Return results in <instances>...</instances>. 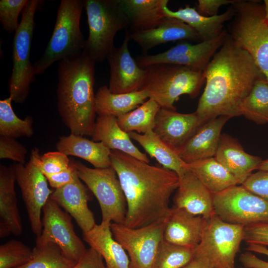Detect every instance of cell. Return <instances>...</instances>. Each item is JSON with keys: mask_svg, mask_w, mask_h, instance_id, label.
I'll list each match as a JSON object with an SVG mask.
<instances>
[{"mask_svg": "<svg viewBox=\"0 0 268 268\" xmlns=\"http://www.w3.org/2000/svg\"><path fill=\"white\" fill-rule=\"evenodd\" d=\"M21 192L33 233L39 236L42 230L41 212L53 193L48 187L45 176L33 163L12 164Z\"/></svg>", "mask_w": 268, "mask_h": 268, "instance_id": "cell-15", "label": "cell"}, {"mask_svg": "<svg viewBox=\"0 0 268 268\" xmlns=\"http://www.w3.org/2000/svg\"><path fill=\"white\" fill-rule=\"evenodd\" d=\"M231 118L228 116H220L200 127L186 143L177 150L181 158L186 163H190L214 157L222 129Z\"/></svg>", "mask_w": 268, "mask_h": 268, "instance_id": "cell-20", "label": "cell"}, {"mask_svg": "<svg viewBox=\"0 0 268 268\" xmlns=\"http://www.w3.org/2000/svg\"><path fill=\"white\" fill-rule=\"evenodd\" d=\"M246 252L240 256V261L246 268H268V249L266 246L248 244Z\"/></svg>", "mask_w": 268, "mask_h": 268, "instance_id": "cell-41", "label": "cell"}, {"mask_svg": "<svg viewBox=\"0 0 268 268\" xmlns=\"http://www.w3.org/2000/svg\"><path fill=\"white\" fill-rule=\"evenodd\" d=\"M89 33L83 53L95 63L102 62L115 47L116 33L128 22L119 0H84Z\"/></svg>", "mask_w": 268, "mask_h": 268, "instance_id": "cell-7", "label": "cell"}, {"mask_svg": "<svg viewBox=\"0 0 268 268\" xmlns=\"http://www.w3.org/2000/svg\"><path fill=\"white\" fill-rule=\"evenodd\" d=\"M77 176L76 170L71 162L67 169L58 173L45 176L50 186L55 189L72 182Z\"/></svg>", "mask_w": 268, "mask_h": 268, "instance_id": "cell-46", "label": "cell"}, {"mask_svg": "<svg viewBox=\"0 0 268 268\" xmlns=\"http://www.w3.org/2000/svg\"><path fill=\"white\" fill-rule=\"evenodd\" d=\"M265 11V17L268 20V0H265L264 2Z\"/></svg>", "mask_w": 268, "mask_h": 268, "instance_id": "cell-50", "label": "cell"}, {"mask_svg": "<svg viewBox=\"0 0 268 268\" xmlns=\"http://www.w3.org/2000/svg\"><path fill=\"white\" fill-rule=\"evenodd\" d=\"M182 268H214L207 261L195 256Z\"/></svg>", "mask_w": 268, "mask_h": 268, "instance_id": "cell-48", "label": "cell"}, {"mask_svg": "<svg viewBox=\"0 0 268 268\" xmlns=\"http://www.w3.org/2000/svg\"><path fill=\"white\" fill-rule=\"evenodd\" d=\"M12 101L9 97L0 100V135L15 139L31 137L34 134L32 118L28 116L22 120L18 117L12 108Z\"/></svg>", "mask_w": 268, "mask_h": 268, "instance_id": "cell-35", "label": "cell"}, {"mask_svg": "<svg viewBox=\"0 0 268 268\" xmlns=\"http://www.w3.org/2000/svg\"><path fill=\"white\" fill-rule=\"evenodd\" d=\"M244 226L224 221L215 213L205 219L202 237L194 256L207 261L214 268H234L243 241Z\"/></svg>", "mask_w": 268, "mask_h": 268, "instance_id": "cell-10", "label": "cell"}, {"mask_svg": "<svg viewBox=\"0 0 268 268\" xmlns=\"http://www.w3.org/2000/svg\"><path fill=\"white\" fill-rule=\"evenodd\" d=\"M95 62L84 53L59 62V114L70 134L92 136L96 123Z\"/></svg>", "mask_w": 268, "mask_h": 268, "instance_id": "cell-3", "label": "cell"}, {"mask_svg": "<svg viewBox=\"0 0 268 268\" xmlns=\"http://www.w3.org/2000/svg\"><path fill=\"white\" fill-rule=\"evenodd\" d=\"M140 90L147 93L161 108L175 110L174 103L183 94L195 98L205 82L204 71L188 67L168 64L152 65L144 68Z\"/></svg>", "mask_w": 268, "mask_h": 268, "instance_id": "cell-4", "label": "cell"}, {"mask_svg": "<svg viewBox=\"0 0 268 268\" xmlns=\"http://www.w3.org/2000/svg\"><path fill=\"white\" fill-rule=\"evenodd\" d=\"M237 0H199L197 11L201 15L211 17L218 15L217 12L222 5H231Z\"/></svg>", "mask_w": 268, "mask_h": 268, "instance_id": "cell-47", "label": "cell"}, {"mask_svg": "<svg viewBox=\"0 0 268 268\" xmlns=\"http://www.w3.org/2000/svg\"><path fill=\"white\" fill-rule=\"evenodd\" d=\"M100 254L94 249H87L72 268H107Z\"/></svg>", "mask_w": 268, "mask_h": 268, "instance_id": "cell-45", "label": "cell"}, {"mask_svg": "<svg viewBox=\"0 0 268 268\" xmlns=\"http://www.w3.org/2000/svg\"><path fill=\"white\" fill-rule=\"evenodd\" d=\"M43 2L28 0L22 11L19 26L13 41V67L8 83L9 97L16 103H24L30 85L35 80L33 64L30 61L32 40L35 26L36 11Z\"/></svg>", "mask_w": 268, "mask_h": 268, "instance_id": "cell-8", "label": "cell"}, {"mask_svg": "<svg viewBox=\"0 0 268 268\" xmlns=\"http://www.w3.org/2000/svg\"><path fill=\"white\" fill-rule=\"evenodd\" d=\"M168 3H165L163 8L165 15L179 19L189 25L197 33L201 41L211 40L219 36L224 30L223 27L225 23L231 20L234 13L230 5L222 14L206 17L200 14L195 7H191L189 5L173 11L168 7Z\"/></svg>", "mask_w": 268, "mask_h": 268, "instance_id": "cell-25", "label": "cell"}, {"mask_svg": "<svg viewBox=\"0 0 268 268\" xmlns=\"http://www.w3.org/2000/svg\"><path fill=\"white\" fill-rule=\"evenodd\" d=\"M31 259L27 264L16 268H72L77 262L65 255L56 244H36Z\"/></svg>", "mask_w": 268, "mask_h": 268, "instance_id": "cell-36", "label": "cell"}, {"mask_svg": "<svg viewBox=\"0 0 268 268\" xmlns=\"http://www.w3.org/2000/svg\"><path fill=\"white\" fill-rule=\"evenodd\" d=\"M194 250L164 240L159 247L153 268H182L193 259Z\"/></svg>", "mask_w": 268, "mask_h": 268, "instance_id": "cell-37", "label": "cell"}, {"mask_svg": "<svg viewBox=\"0 0 268 268\" xmlns=\"http://www.w3.org/2000/svg\"><path fill=\"white\" fill-rule=\"evenodd\" d=\"M111 224L101 222L96 224L91 230L83 234V240L100 254L107 268H130L129 256L114 238Z\"/></svg>", "mask_w": 268, "mask_h": 268, "instance_id": "cell-28", "label": "cell"}, {"mask_svg": "<svg viewBox=\"0 0 268 268\" xmlns=\"http://www.w3.org/2000/svg\"><path fill=\"white\" fill-rule=\"evenodd\" d=\"M173 206L206 219L214 213L213 194L188 169L179 176Z\"/></svg>", "mask_w": 268, "mask_h": 268, "instance_id": "cell-19", "label": "cell"}, {"mask_svg": "<svg viewBox=\"0 0 268 268\" xmlns=\"http://www.w3.org/2000/svg\"><path fill=\"white\" fill-rule=\"evenodd\" d=\"M243 241L247 244L268 246V223L244 227Z\"/></svg>", "mask_w": 268, "mask_h": 268, "instance_id": "cell-44", "label": "cell"}, {"mask_svg": "<svg viewBox=\"0 0 268 268\" xmlns=\"http://www.w3.org/2000/svg\"><path fill=\"white\" fill-rule=\"evenodd\" d=\"M131 40L126 29L123 42L114 47L107 57L110 72L109 88L113 93H127L139 90L145 69L140 67L131 56L128 45Z\"/></svg>", "mask_w": 268, "mask_h": 268, "instance_id": "cell-16", "label": "cell"}, {"mask_svg": "<svg viewBox=\"0 0 268 268\" xmlns=\"http://www.w3.org/2000/svg\"><path fill=\"white\" fill-rule=\"evenodd\" d=\"M231 5L234 13L227 33L251 55L268 81V20L264 4L256 0H237Z\"/></svg>", "mask_w": 268, "mask_h": 268, "instance_id": "cell-6", "label": "cell"}, {"mask_svg": "<svg viewBox=\"0 0 268 268\" xmlns=\"http://www.w3.org/2000/svg\"><path fill=\"white\" fill-rule=\"evenodd\" d=\"M204 73L206 84L195 111L201 126L220 116H240L241 105L255 83L266 78L251 55L228 33Z\"/></svg>", "mask_w": 268, "mask_h": 268, "instance_id": "cell-1", "label": "cell"}, {"mask_svg": "<svg viewBox=\"0 0 268 268\" xmlns=\"http://www.w3.org/2000/svg\"><path fill=\"white\" fill-rule=\"evenodd\" d=\"M258 170L268 171V159L263 160L258 167Z\"/></svg>", "mask_w": 268, "mask_h": 268, "instance_id": "cell-49", "label": "cell"}, {"mask_svg": "<svg viewBox=\"0 0 268 268\" xmlns=\"http://www.w3.org/2000/svg\"><path fill=\"white\" fill-rule=\"evenodd\" d=\"M160 108L154 100L149 98L135 109L117 117L118 123L128 133L145 134L153 130L155 118Z\"/></svg>", "mask_w": 268, "mask_h": 268, "instance_id": "cell-33", "label": "cell"}, {"mask_svg": "<svg viewBox=\"0 0 268 268\" xmlns=\"http://www.w3.org/2000/svg\"><path fill=\"white\" fill-rule=\"evenodd\" d=\"M165 220L137 228L111 223L114 238L128 254L130 268H153L159 247L164 240Z\"/></svg>", "mask_w": 268, "mask_h": 268, "instance_id": "cell-12", "label": "cell"}, {"mask_svg": "<svg viewBox=\"0 0 268 268\" xmlns=\"http://www.w3.org/2000/svg\"><path fill=\"white\" fill-rule=\"evenodd\" d=\"M15 175L12 165H0V237L19 236L22 225L15 190Z\"/></svg>", "mask_w": 268, "mask_h": 268, "instance_id": "cell-22", "label": "cell"}, {"mask_svg": "<svg viewBox=\"0 0 268 268\" xmlns=\"http://www.w3.org/2000/svg\"><path fill=\"white\" fill-rule=\"evenodd\" d=\"M88 190L77 175L72 182L55 189L50 196L74 219L83 234L96 225L93 213L88 206L90 198Z\"/></svg>", "mask_w": 268, "mask_h": 268, "instance_id": "cell-17", "label": "cell"}, {"mask_svg": "<svg viewBox=\"0 0 268 268\" xmlns=\"http://www.w3.org/2000/svg\"><path fill=\"white\" fill-rule=\"evenodd\" d=\"M56 147L58 151L67 156H76L86 160L95 168L111 166V150L102 142H96L84 136L70 134L60 136Z\"/></svg>", "mask_w": 268, "mask_h": 268, "instance_id": "cell-29", "label": "cell"}, {"mask_svg": "<svg viewBox=\"0 0 268 268\" xmlns=\"http://www.w3.org/2000/svg\"><path fill=\"white\" fill-rule=\"evenodd\" d=\"M147 98V93L143 90L127 93H113L107 86L104 85L98 89L95 94L96 114L117 118L135 109Z\"/></svg>", "mask_w": 268, "mask_h": 268, "instance_id": "cell-31", "label": "cell"}, {"mask_svg": "<svg viewBox=\"0 0 268 268\" xmlns=\"http://www.w3.org/2000/svg\"><path fill=\"white\" fill-rule=\"evenodd\" d=\"M235 268L234 267V268Z\"/></svg>", "mask_w": 268, "mask_h": 268, "instance_id": "cell-51", "label": "cell"}, {"mask_svg": "<svg viewBox=\"0 0 268 268\" xmlns=\"http://www.w3.org/2000/svg\"><path fill=\"white\" fill-rule=\"evenodd\" d=\"M214 157L240 185L258 170L263 161L260 157L246 152L237 139L226 134L221 135Z\"/></svg>", "mask_w": 268, "mask_h": 268, "instance_id": "cell-23", "label": "cell"}, {"mask_svg": "<svg viewBox=\"0 0 268 268\" xmlns=\"http://www.w3.org/2000/svg\"><path fill=\"white\" fill-rule=\"evenodd\" d=\"M201 127L196 113L183 114L161 108L153 130L163 140L176 150L181 147Z\"/></svg>", "mask_w": 268, "mask_h": 268, "instance_id": "cell-18", "label": "cell"}, {"mask_svg": "<svg viewBox=\"0 0 268 268\" xmlns=\"http://www.w3.org/2000/svg\"><path fill=\"white\" fill-rule=\"evenodd\" d=\"M240 113L258 124L268 123V81L266 78L255 83L242 103Z\"/></svg>", "mask_w": 268, "mask_h": 268, "instance_id": "cell-34", "label": "cell"}, {"mask_svg": "<svg viewBox=\"0 0 268 268\" xmlns=\"http://www.w3.org/2000/svg\"><path fill=\"white\" fill-rule=\"evenodd\" d=\"M70 162L79 179L96 198L101 209V222L125 224L126 199L113 167L91 168L73 159Z\"/></svg>", "mask_w": 268, "mask_h": 268, "instance_id": "cell-9", "label": "cell"}, {"mask_svg": "<svg viewBox=\"0 0 268 268\" xmlns=\"http://www.w3.org/2000/svg\"><path fill=\"white\" fill-rule=\"evenodd\" d=\"M84 6L82 0L61 1L51 37L42 56L33 64L35 75L43 74L57 61L82 53L85 40L80 21Z\"/></svg>", "mask_w": 268, "mask_h": 268, "instance_id": "cell-5", "label": "cell"}, {"mask_svg": "<svg viewBox=\"0 0 268 268\" xmlns=\"http://www.w3.org/2000/svg\"><path fill=\"white\" fill-rule=\"evenodd\" d=\"M187 165L188 169L212 194L240 185L239 181L215 157L187 163Z\"/></svg>", "mask_w": 268, "mask_h": 268, "instance_id": "cell-32", "label": "cell"}, {"mask_svg": "<svg viewBox=\"0 0 268 268\" xmlns=\"http://www.w3.org/2000/svg\"><path fill=\"white\" fill-rule=\"evenodd\" d=\"M92 140L103 142L110 150H116L149 163L146 154L133 143L129 134L123 131L113 116H98L92 134Z\"/></svg>", "mask_w": 268, "mask_h": 268, "instance_id": "cell-26", "label": "cell"}, {"mask_svg": "<svg viewBox=\"0 0 268 268\" xmlns=\"http://www.w3.org/2000/svg\"><path fill=\"white\" fill-rule=\"evenodd\" d=\"M130 138L137 142L162 167L175 172L178 176L188 169L187 163L179 155L177 150L163 140L153 131L143 134L128 133Z\"/></svg>", "mask_w": 268, "mask_h": 268, "instance_id": "cell-30", "label": "cell"}, {"mask_svg": "<svg viewBox=\"0 0 268 268\" xmlns=\"http://www.w3.org/2000/svg\"><path fill=\"white\" fill-rule=\"evenodd\" d=\"M110 158L126 199L125 225L137 228L164 221L170 197L178 187V175L119 150H111Z\"/></svg>", "mask_w": 268, "mask_h": 268, "instance_id": "cell-2", "label": "cell"}, {"mask_svg": "<svg viewBox=\"0 0 268 268\" xmlns=\"http://www.w3.org/2000/svg\"><path fill=\"white\" fill-rule=\"evenodd\" d=\"M30 160L45 176L65 171L70 165V159L64 153L51 151L41 155L36 148L31 151Z\"/></svg>", "mask_w": 268, "mask_h": 268, "instance_id": "cell-39", "label": "cell"}, {"mask_svg": "<svg viewBox=\"0 0 268 268\" xmlns=\"http://www.w3.org/2000/svg\"><path fill=\"white\" fill-rule=\"evenodd\" d=\"M205 218L172 206L165 219L164 240L169 243L195 248L200 243Z\"/></svg>", "mask_w": 268, "mask_h": 268, "instance_id": "cell-21", "label": "cell"}, {"mask_svg": "<svg viewBox=\"0 0 268 268\" xmlns=\"http://www.w3.org/2000/svg\"><path fill=\"white\" fill-rule=\"evenodd\" d=\"M214 213L225 222L244 227L268 223V201L242 185L213 194Z\"/></svg>", "mask_w": 268, "mask_h": 268, "instance_id": "cell-11", "label": "cell"}, {"mask_svg": "<svg viewBox=\"0 0 268 268\" xmlns=\"http://www.w3.org/2000/svg\"><path fill=\"white\" fill-rule=\"evenodd\" d=\"M33 250L20 241L12 239L0 246V268H16L30 261Z\"/></svg>", "mask_w": 268, "mask_h": 268, "instance_id": "cell-38", "label": "cell"}, {"mask_svg": "<svg viewBox=\"0 0 268 268\" xmlns=\"http://www.w3.org/2000/svg\"><path fill=\"white\" fill-rule=\"evenodd\" d=\"M28 0H0V22L3 29L8 33L15 32L19 23L18 18Z\"/></svg>", "mask_w": 268, "mask_h": 268, "instance_id": "cell-40", "label": "cell"}, {"mask_svg": "<svg viewBox=\"0 0 268 268\" xmlns=\"http://www.w3.org/2000/svg\"><path fill=\"white\" fill-rule=\"evenodd\" d=\"M27 154L26 148L15 138L0 136V159H9L24 164Z\"/></svg>", "mask_w": 268, "mask_h": 268, "instance_id": "cell-42", "label": "cell"}, {"mask_svg": "<svg viewBox=\"0 0 268 268\" xmlns=\"http://www.w3.org/2000/svg\"><path fill=\"white\" fill-rule=\"evenodd\" d=\"M246 189L268 201V171L252 173L242 184Z\"/></svg>", "mask_w": 268, "mask_h": 268, "instance_id": "cell-43", "label": "cell"}, {"mask_svg": "<svg viewBox=\"0 0 268 268\" xmlns=\"http://www.w3.org/2000/svg\"><path fill=\"white\" fill-rule=\"evenodd\" d=\"M42 212V230L37 236L36 244H56L66 256L77 262L87 249L74 231L71 216L50 198Z\"/></svg>", "mask_w": 268, "mask_h": 268, "instance_id": "cell-13", "label": "cell"}, {"mask_svg": "<svg viewBox=\"0 0 268 268\" xmlns=\"http://www.w3.org/2000/svg\"><path fill=\"white\" fill-rule=\"evenodd\" d=\"M227 35L224 30L217 37L196 44L180 43L156 55L136 57L135 61L141 68L160 64L184 66L204 71L213 56L221 47Z\"/></svg>", "mask_w": 268, "mask_h": 268, "instance_id": "cell-14", "label": "cell"}, {"mask_svg": "<svg viewBox=\"0 0 268 268\" xmlns=\"http://www.w3.org/2000/svg\"><path fill=\"white\" fill-rule=\"evenodd\" d=\"M128 22L127 30L135 32L157 27L166 16L163 6L168 0H119Z\"/></svg>", "mask_w": 268, "mask_h": 268, "instance_id": "cell-27", "label": "cell"}, {"mask_svg": "<svg viewBox=\"0 0 268 268\" xmlns=\"http://www.w3.org/2000/svg\"><path fill=\"white\" fill-rule=\"evenodd\" d=\"M134 41L146 53L160 44L179 40H200L195 30L183 21L166 17L157 27L144 31L129 32Z\"/></svg>", "mask_w": 268, "mask_h": 268, "instance_id": "cell-24", "label": "cell"}]
</instances>
